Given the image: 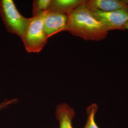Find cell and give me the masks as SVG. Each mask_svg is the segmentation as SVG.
I'll use <instances>...</instances> for the list:
<instances>
[{"instance_id":"1","label":"cell","mask_w":128,"mask_h":128,"mask_svg":"<svg viewBox=\"0 0 128 128\" xmlns=\"http://www.w3.org/2000/svg\"><path fill=\"white\" fill-rule=\"evenodd\" d=\"M67 15L64 31L85 40L100 41L107 36L108 31L92 14L86 2Z\"/></svg>"},{"instance_id":"2","label":"cell","mask_w":128,"mask_h":128,"mask_svg":"<svg viewBox=\"0 0 128 128\" xmlns=\"http://www.w3.org/2000/svg\"><path fill=\"white\" fill-rule=\"evenodd\" d=\"M48 39L44 31L42 12L30 18L27 27L22 38L28 52H40L47 43Z\"/></svg>"},{"instance_id":"3","label":"cell","mask_w":128,"mask_h":128,"mask_svg":"<svg viewBox=\"0 0 128 128\" xmlns=\"http://www.w3.org/2000/svg\"><path fill=\"white\" fill-rule=\"evenodd\" d=\"M0 15L8 32L22 38L29 18L20 14L13 0H0Z\"/></svg>"},{"instance_id":"4","label":"cell","mask_w":128,"mask_h":128,"mask_svg":"<svg viewBox=\"0 0 128 128\" xmlns=\"http://www.w3.org/2000/svg\"><path fill=\"white\" fill-rule=\"evenodd\" d=\"M89 7L94 16L108 32L115 30H124L128 24V9L104 12Z\"/></svg>"},{"instance_id":"5","label":"cell","mask_w":128,"mask_h":128,"mask_svg":"<svg viewBox=\"0 0 128 128\" xmlns=\"http://www.w3.org/2000/svg\"><path fill=\"white\" fill-rule=\"evenodd\" d=\"M44 31L48 38L64 31L68 20L67 14L46 10L42 12Z\"/></svg>"},{"instance_id":"6","label":"cell","mask_w":128,"mask_h":128,"mask_svg":"<svg viewBox=\"0 0 128 128\" xmlns=\"http://www.w3.org/2000/svg\"><path fill=\"white\" fill-rule=\"evenodd\" d=\"M86 4L92 8L104 12L128 9V5L124 0H90L86 1Z\"/></svg>"},{"instance_id":"7","label":"cell","mask_w":128,"mask_h":128,"mask_svg":"<svg viewBox=\"0 0 128 128\" xmlns=\"http://www.w3.org/2000/svg\"><path fill=\"white\" fill-rule=\"evenodd\" d=\"M55 114L56 118L60 122V128H73L72 122L76 112L73 108L68 104L62 103L58 105Z\"/></svg>"},{"instance_id":"8","label":"cell","mask_w":128,"mask_h":128,"mask_svg":"<svg viewBox=\"0 0 128 128\" xmlns=\"http://www.w3.org/2000/svg\"><path fill=\"white\" fill-rule=\"evenodd\" d=\"M86 2L85 0H52L50 7L48 10L68 14Z\"/></svg>"},{"instance_id":"9","label":"cell","mask_w":128,"mask_h":128,"mask_svg":"<svg viewBox=\"0 0 128 128\" xmlns=\"http://www.w3.org/2000/svg\"><path fill=\"white\" fill-rule=\"evenodd\" d=\"M52 0H34L32 4V14L35 16L49 9Z\"/></svg>"},{"instance_id":"10","label":"cell","mask_w":128,"mask_h":128,"mask_svg":"<svg viewBox=\"0 0 128 128\" xmlns=\"http://www.w3.org/2000/svg\"><path fill=\"white\" fill-rule=\"evenodd\" d=\"M98 109V106L96 104H92L86 108L87 122L84 128H99L94 120L95 115Z\"/></svg>"},{"instance_id":"11","label":"cell","mask_w":128,"mask_h":128,"mask_svg":"<svg viewBox=\"0 0 128 128\" xmlns=\"http://www.w3.org/2000/svg\"><path fill=\"white\" fill-rule=\"evenodd\" d=\"M18 101L17 99H12L10 100H5L0 104V111L10 104L16 103Z\"/></svg>"},{"instance_id":"12","label":"cell","mask_w":128,"mask_h":128,"mask_svg":"<svg viewBox=\"0 0 128 128\" xmlns=\"http://www.w3.org/2000/svg\"><path fill=\"white\" fill-rule=\"evenodd\" d=\"M124 2L128 5V0H124Z\"/></svg>"},{"instance_id":"13","label":"cell","mask_w":128,"mask_h":128,"mask_svg":"<svg viewBox=\"0 0 128 128\" xmlns=\"http://www.w3.org/2000/svg\"><path fill=\"white\" fill-rule=\"evenodd\" d=\"M124 29H127V30H128V24L125 26V27L124 28Z\"/></svg>"}]
</instances>
